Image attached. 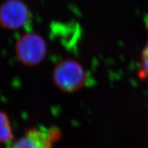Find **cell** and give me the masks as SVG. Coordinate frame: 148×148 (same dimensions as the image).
<instances>
[{
	"label": "cell",
	"instance_id": "1",
	"mask_svg": "<svg viewBox=\"0 0 148 148\" xmlns=\"http://www.w3.org/2000/svg\"><path fill=\"white\" fill-rule=\"evenodd\" d=\"M53 77L56 86L66 92H73L82 88L87 80L84 68L72 59L59 62L54 68Z\"/></svg>",
	"mask_w": 148,
	"mask_h": 148
},
{
	"label": "cell",
	"instance_id": "2",
	"mask_svg": "<svg viewBox=\"0 0 148 148\" xmlns=\"http://www.w3.org/2000/svg\"><path fill=\"white\" fill-rule=\"evenodd\" d=\"M46 51L45 40L35 32L23 34L16 43V53L18 60L29 66H34L42 61Z\"/></svg>",
	"mask_w": 148,
	"mask_h": 148
},
{
	"label": "cell",
	"instance_id": "3",
	"mask_svg": "<svg viewBox=\"0 0 148 148\" xmlns=\"http://www.w3.org/2000/svg\"><path fill=\"white\" fill-rule=\"evenodd\" d=\"M29 7L22 0H6L0 5V27L8 30L24 27L31 21Z\"/></svg>",
	"mask_w": 148,
	"mask_h": 148
},
{
	"label": "cell",
	"instance_id": "4",
	"mask_svg": "<svg viewBox=\"0 0 148 148\" xmlns=\"http://www.w3.org/2000/svg\"><path fill=\"white\" fill-rule=\"evenodd\" d=\"M52 133L45 129L32 128L18 140L11 148H51Z\"/></svg>",
	"mask_w": 148,
	"mask_h": 148
},
{
	"label": "cell",
	"instance_id": "5",
	"mask_svg": "<svg viewBox=\"0 0 148 148\" xmlns=\"http://www.w3.org/2000/svg\"><path fill=\"white\" fill-rule=\"evenodd\" d=\"M12 139L13 134L9 119L5 113L0 110V143L10 142Z\"/></svg>",
	"mask_w": 148,
	"mask_h": 148
},
{
	"label": "cell",
	"instance_id": "6",
	"mask_svg": "<svg viewBox=\"0 0 148 148\" xmlns=\"http://www.w3.org/2000/svg\"><path fill=\"white\" fill-rule=\"evenodd\" d=\"M139 75L143 78H148V41L141 52L140 71Z\"/></svg>",
	"mask_w": 148,
	"mask_h": 148
}]
</instances>
